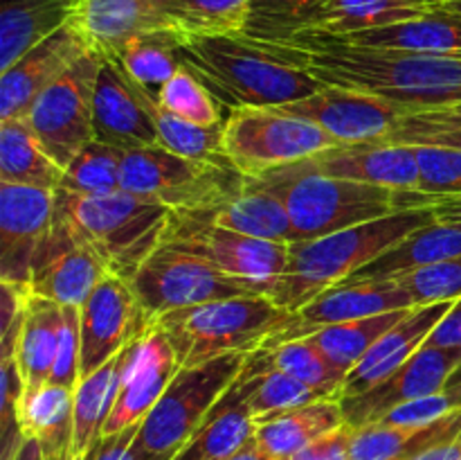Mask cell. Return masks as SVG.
Wrapping results in <instances>:
<instances>
[{
	"instance_id": "f35d334b",
	"label": "cell",
	"mask_w": 461,
	"mask_h": 460,
	"mask_svg": "<svg viewBox=\"0 0 461 460\" xmlns=\"http://www.w3.org/2000/svg\"><path fill=\"white\" fill-rule=\"evenodd\" d=\"M412 309L387 311V314L372 316V318L329 325V327L318 329V332H313L306 338H311V341L324 352V356H327L331 363H336L342 373L349 374L351 370L358 365V361L372 350L374 343H376L387 329L394 327L399 320H403Z\"/></svg>"
},
{
	"instance_id": "4dcf8cb0",
	"label": "cell",
	"mask_w": 461,
	"mask_h": 460,
	"mask_svg": "<svg viewBox=\"0 0 461 460\" xmlns=\"http://www.w3.org/2000/svg\"><path fill=\"white\" fill-rule=\"evenodd\" d=\"M214 225L248 237L295 244L291 215L277 194L243 183V192L205 215Z\"/></svg>"
},
{
	"instance_id": "be15d7a7",
	"label": "cell",
	"mask_w": 461,
	"mask_h": 460,
	"mask_svg": "<svg viewBox=\"0 0 461 460\" xmlns=\"http://www.w3.org/2000/svg\"><path fill=\"white\" fill-rule=\"evenodd\" d=\"M63 460H86V458H75V455H68V458H63Z\"/></svg>"
},
{
	"instance_id": "d590c367",
	"label": "cell",
	"mask_w": 461,
	"mask_h": 460,
	"mask_svg": "<svg viewBox=\"0 0 461 460\" xmlns=\"http://www.w3.org/2000/svg\"><path fill=\"white\" fill-rule=\"evenodd\" d=\"M252 0H160L165 30L183 43L203 36L241 34Z\"/></svg>"
},
{
	"instance_id": "7402d4cb",
	"label": "cell",
	"mask_w": 461,
	"mask_h": 460,
	"mask_svg": "<svg viewBox=\"0 0 461 460\" xmlns=\"http://www.w3.org/2000/svg\"><path fill=\"white\" fill-rule=\"evenodd\" d=\"M302 167L333 179L358 180V183L381 185V188L417 189L419 165L414 147L392 143L338 144L318 156L302 161Z\"/></svg>"
},
{
	"instance_id": "680465c9",
	"label": "cell",
	"mask_w": 461,
	"mask_h": 460,
	"mask_svg": "<svg viewBox=\"0 0 461 460\" xmlns=\"http://www.w3.org/2000/svg\"><path fill=\"white\" fill-rule=\"evenodd\" d=\"M444 392L450 397V401H453L455 409H461V363H459V368L450 374L448 382H446Z\"/></svg>"
},
{
	"instance_id": "c3c4849f",
	"label": "cell",
	"mask_w": 461,
	"mask_h": 460,
	"mask_svg": "<svg viewBox=\"0 0 461 460\" xmlns=\"http://www.w3.org/2000/svg\"><path fill=\"white\" fill-rule=\"evenodd\" d=\"M81 379V314L79 307H63L61 332H59L57 359L50 383L75 391Z\"/></svg>"
},
{
	"instance_id": "b9f144b4",
	"label": "cell",
	"mask_w": 461,
	"mask_h": 460,
	"mask_svg": "<svg viewBox=\"0 0 461 460\" xmlns=\"http://www.w3.org/2000/svg\"><path fill=\"white\" fill-rule=\"evenodd\" d=\"M327 0H252L241 36L288 41L313 30Z\"/></svg>"
},
{
	"instance_id": "ba28073f",
	"label": "cell",
	"mask_w": 461,
	"mask_h": 460,
	"mask_svg": "<svg viewBox=\"0 0 461 460\" xmlns=\"http://www.w3.org/2000/svg\"><path fill=\"white\" fill-rule=\"evenodd\" d=\"M338 144L315 122L275 106H234L223 124V153L243 179H261Z\"/></svg>"
},
{
	"instance_id": "f5cc1de1",
	"label": "cell",
	"mask_w": 461,
	"mask_h": 460,
	"mask_svg": "<svg viewBox=\"0 0 461 460\" xmlns=\"http://www.w3.org/2000/svg\"><path fill=\"white\" fill-rule=\"evenodd\" d=\"M426 343L439 347H461V298L453 302L450 311L441 318Z\"/></svg>"
},
{
	"instance_id": "52a82bcc",
	"label": "cell",
	"mask_w": 461,
	"mask_h": 460,
	"mask_svg": "<svg viewBox=\"0 0 461 460\" xmlns=\"http://www.w3.org/2000/svg\"><path fill=\"white\" fill-rule=\"evenodd\" d=\"M243 183L230 162L185 158L160 144L129 149L122 161V189L178 215H210L241 194Z\"/></svg>"
},
{
	"instance_id": "cb8c5ba5",
	"label": "cell",
	"mask_w": 461,
	"mask_h": 460,
	"mask_svg": "<svg viewBox=\"0 0 461 460\" xmlns=\"http://www.w3.org/2000/svg\"><path fill=\"white\" fill-rule=\"evenodd\" d=\"M453 302H435V305L414 307L403 320L387 329L372 345V350L358 361L354 370L345 377L342 397H356L369 391L376 383L385 382L392 373L401 368L423 343L430 338L437 325L450 311ZM340 397V400H342Z\"/></svg>"
},
{
	"instance_id": "7a4b0ae2",
	"label": "cell",
	"mask_w": 461,
	"mask_h": 460,
	"mask_svg": "<svg viewBox=\"0 0 461 460\" xmlns=\"http://www.w3.org/2000/svg\"><path fill=\"white\" fill-rule=\"evenodd\" d=\"M430 207H410L381 219L365 221L324 237L291 244V260L270 300L297 311L327 289L338 287L374 260L390 251L399 239L432 224Z\"/></svg>"
},
{
	"instance_id": "603a6c76",
	"label": "cell",
	"mask_w": 461,
	"mask_h": 460,
	"mask_svg": "<svg viewBox=\"0 0 461 460\" xmlns=\"http://www.w3.org/2000/svg\"><path fill=\"white\" fill-rule=\"evenodd\" d=\"M70 25L104 59H115L135 36L167 32L160 0H75Z\"/></svg>"
},
{
	"instance_id": "d6986e66",
	"label": "cell",
	"mask_w": 461,
	"mask_h": 460,
	"mask_svg": "<svg viewBox=\"0 0 461 460\" xmlns=\"http://www.w3.org/2000/svg\"><path fill=\"white\" fill-rule=\"evenodd\" d=\"M81 314V377L120 354L126 343L138 336L144 327L135 293L129 280L108 271L95 291L79 307Z\"/></svg>"
},
{
	"instance_id": "db71d44e",
	"label": "cell",
	"mask_w": 461,
	"mask_h": 460,
	"mask_svg": "<svg viewBox=\"0 0 461 460\" xmlns=\"http://www.w3.org/2000/svg\"><path fill=\"white\" fill-rule=\"evenodd\" d=\"M430 207L435 221L439 224H450L459 225L461 228V197H441V198H430V201L423 203V207Z\"/></svg>"
},
{
	"instance_id": "836d02e7",
	"label": "cell",
	"mask_w": 461,
	"mask_h": 460,
	"mask_svg": "<svg viewBox=\"0 0 461 460\" xmlns=\"http://www.w3.org/2000/svg\"><path fill=\"white\" fill-rule=\"evenodd\" d=\"M63 170L48 156L23 117L0 122V183L57 192Z\"/></svg>"
},
{
	"instance_id": "8d00e7d4",
	"label": "cell",
	"mask_w": 461,
	"mask_h": 460,
	"mask_svg": "<svg viewBox=\"0 0 461 460\" xmlns=\"http://www.w3.org/2000/svg\"><path fill=\"white\" fill-rule=\"evenodd\" d=\"M243 373L248 374V404H250L257 427L286 413V410L300 409L311 401L327 400V395L306 386L300 379L266 365L259 352H252L248 356Z\"/></svg>"
},
{
	"instance_id": "e575fe53",
	"label": "cell",
	"mask_w": 461,
	"mask_h": 460,
	"mask_svg": "<svg viewBox=\"0 0 461 460\" xmlns=\"http://www.w3.org/2000/svg\"><path fill=\"white\" fill-rule=\"evenodd\" d=\"M72 404L75 391L59 383H45L39 391L25 392L21 401L23 436L39 437L45 458L63 460L72 445Z\"/></svg>"
},
{
	"instance_id": "5bb4252c",
	"label": "cell",
	"mask_w": 461,
	"mask_h": 460,
	"mask_svg": "<svg viewBox=\"0 0 461 460\" xmlns=\"http://www.w3.org/2000/svg\"><path fill=\"white\" fill-rule=\"evenodd\" d=\"M412 296L392 278L342 282L320 293L315 300H311L302 309L291 311L288 323L277 334H273L261 345V350H270V347L295 341V338H306L318 329L329 327V325L372 318V316L387 314V311L412 309Z\"/></svg>"
},
{
	"instance_id": "5b68a950",
	"label": "cell",
	"mask_w": 461,
	"mask_h": 460,
	"mask_svg": "<svg viewBox=\"0 0 461 460\" xmlns=\"http://www.w3.org/2000/svg\"><path fill=\"white\" fill-rule=\"evenodd\" d=\"M246 183L282 198L291 215L295 242H309L403 210L396 189L333 179L306 170L300 162L261 179H246Z\"/></svg>"
},
{
	"instance_id": "816d5d0a",
	"label": "cell",
	"mask_w": 461,
	"mask_h": 460,
	"mask_svg": "<svg viewBox=\"0 0 461 460\" xmlns=\"http://www.w3.org/2000/svg\"><path fill=\"white\" fill-rule=\"evenodd\" d=\"M351 433L354 428L349 424H342L336 431L327 433V436L318 437L304 449L293 454L286 460H351L349 458V445H351Z\"/></svg>"
},
{
	"instance_id": "ffe728a7",
	"label": "cell",
	"mask_w": 461,
	"mask_h": 460,
	"mask_svg": "<svg viewBox=\"0 0 461 460\" xmlns=\"http://www.w3.org/2000/svg\"><path fill=\"white\" fill-rule=\"evenodd\" d=\"M95 140L124 152L158 144L156 122L144 106L142 86L115 59H104L93 99Z\"/></svg>"
},
{
	"instance_id": "7dc6e473",
	"label": "cell",
	"mask_w": 461,
	"mask_h": 460,
	"mask_svg": "<svg viewBox=\"0 0 461 460\" xmlns=\"http://www.w3.org/2000/svg\"><path fill=\"white\" fill-rule=\"evenodd\" d=\"M392 280L412 296L414 307L455 302L461 298V255L426 269L394 275Z\"/></svg>"
},
{
	"instance_id": "3957f363",
	"label": "cell",
	"mask_w": 461,
	"mask_h": 460,
	"mask_svg": "<svg viewBox=\"0 0 461 460\" xmlns=\"http://www.w3.org/2000/svg\"><path fill=\"white\" fill-rule=\"evenodd\" d=\"M178 52L183 66L232 106H286L324 88L313 75L239 34L183 41Z\"/></svg>"
},
{
	"instance_id": "7c38bea8",
	"label": "cell",
	"mask_w": 461,
	"mask_h": 460,
	"mask_svg": "<svg viewBox=\"0 0 461 460\" xmlns=\"http://www.w3.org/2000/svg\"><path fill=\"white\" fill-rule=\"evenodd\" d=\"M102 57L93 50L84 54L50 88H45L23 120L39 138L48 156L66 170L72 158L95 140L93 99Z\"/></svg>"
},
{
	"instance_id": "d6a6232c",
	"label": "cell",
	"mask_w": 461,
	"mask_h": 460,
	"mask_svg": "<svg viewBox=\"0 0 461 460\" xmlns=\"http://www.w3.org/2000/svg\"><path fill=\"white\" fill-rule=\"evenodd\" d=\"M432 9L430 0H327L313 30L306 34L349 36L412 21Z\"/></svg>"
},
{
	"instance_id": "f907efd6",
	"label": "cell",
	"mask_w": 461,
	"mask_h": 460,
	"mask_svg": "<svg viewBox=\"0 0 461 460\" xmlns=\"http://www.w3.org/2000/svg\"><path fill=\"white\" fill-rule=\"evenodd\" d=\"M140 427L142 422L133 424L115 436H102L88 451L86 460H151L138 442Z\"/></svg>"
},
{
	"instance_id": "30bf717a",
	"label": "cell",
	"mask_w": 461,
	"mask_h": 460,
	"mask_svg": "<svg viewBox=\"0 0 461 460\" xmlns=\"http://www.w3.org/2000/svg\"><path fill=\"white\" fill-rule=\"evenodd\" d=\"M129 284L147 323L171 311L250 293L210 260L169 239L142 262Z\"/></svg>"
},
{
	"instance_id": "8992f818",
	"label": "cell",
	"mask_w": 461,
	"mask_h": 460,
	"mask_svg": "<svg viewBox=\"0 0 461 460\" xmlns=\"http://www.w3.org/2000/svg\"><path fill=\"white\" fill-rule=\"evenodd\" d=\"M291 318V311L268 296L223 298L187 309L171 311L156 320L167 334L180 368L205 363L223 354H252Z\"/></svg>"
},
{
	"instance_id": "681fc988",
	"label": "cell",
	"mask_w": 461,
	"mask_h": 460,
	"mask_svg": "<svg viewBox=\"0 0 461 460\" xmlns=\"http://www.w3.org/2000/svg\"><path fill=\"white\" fill-rule=\"evenodd\" d=\"M453 410H457L450 401L446 392H437V395L419 397V400L405 401V404L396 406L394 410L381 418L378 422L387 424V427H403V428H423L430 424L439 422V419L448 418Z\"/></svg>"
},
{
	"instance_id": "4fadbf2b",
	"label": "cell",
	"mask_w": 461,
	"mask_h": 460,
	"mask_svg": "<svg viewBox=\"0 0 461 460\" xmlns=\"http://www.w3.org/2000/svg\"><path fill=\"white\" fill-rule=\"evenodd\" d=\"M178 370V356L167 334L156 323H149L124 345L120 392L102 436H115L142 422L165 395Z\"/></svg>"
},
{
	"instance_id": "44dd1931",
	"label": "cell",
	"mask_w": 461,
	"mask_h": 460,
	"mask_svg": "<svg viewBox=\"0 0 461 460\" xmlns=\"http://www.w3.org/2000/svg\"><path fill=\"white\" fill-rule=\"evenodd\" d=\"M88 50L84 36L70 23L27 50L16 63L0 72V122L25 117L34 99Z\"/></svg>"
},
{
	"instance_id": "4316f807",
	"label": "cell",
	"mask_w": 461,
	"mask_h": 460,
	"mask_svg": "<svg viewBox=\"0 0 461 460\" xmlns=\"http://www.w3.org/2000/svg\"><path fill=\"white\" fill-rule=\"evenodd\" d=\"M75 0H0V72L68 25Z\"/></svg>"
},
{
	"instance_id": "ac0fdd59",
	"label": "cell",
	"mask_w": 461,
	"mask_h": 460,
	"mask_svg": "<svg viewBox=\"0 0 461 460\" xmlns=\"http://www.w3.org/2000/svg\"><path fill=\"white\" fill-rule=\"evenodd\" d=\"M275 108L315 122L340 144L385 143L396 122L408 115L403 106L376 95L327 84L311 97Z\"/></svg>"
},
{
	"instance_id": "e0dca14e",
	"label": "cell",
	"mask_w": 461,
	"mask_h": 460,
	"mask_svg": "<svg viewBox=\"0 0 461 460\" xmlns=\"http://www.w3.org/2000/svg\"><path fill=\"white\" fill-rule=\"evenodd\" d=\"M54 221V192L0 183V278L30 293L32 269Z\"/></svg>"
},
{
	"instance_id": "f546056e",
	"label": "cell",
	"mask_w": 461,
	"mask_h": 460,
	"mask_svg": "<svg viewBox=\"0 0 461 460\" xmlns=\"http://www.w3.org/2000/svg\"><path fill=\"white\" fill-rule=\"evenodd\" d=\"M342 424L347 422L340 400L327 397V400L311 401V404L286 410V413L259 424L255 440L270 455L286 460L318 437L340 428Z\"/></svg>"
},
{
	"instance_id": "8fae6325",
	"label": "cell",
	"mask_w": 461,
	"mask_h": 460,
	"mask_svg": "<svg viewBox=\"0 0 461 460\" xmlns=\"http://www.w3.org/2000/svg\"><path fill=\"white\" fill-rule=\"evenodd\" d=\"M167 239L210 260L216 269L237 280L250 293L268 298L286 273L291 260V244L219 228L205 215L176 212Z\"/></svg>"
},
{
	"instance_id": "1f68e13d",
	"label": "cell",
	"mask_w": 461,
	"mask_h": 460,
	"mask_svg": "<svg viewBox=\"0 0 461 460\" xmlns=\"http://www.w3.org/2000/svg\"><path fill=\"white\" fill-rule=\"evenodd\" d=\"M122 363L124 350L113 356L108 363L95 370L88 377H81L75 388V404H72V445L70 455L86 458L95 442L102 437L104 424L115 406L120 392Z\"/></svg>"
},
{
	"instance_id": "6f0895ef",
	"label": "cell",
	"mask_w": 461,
	"mask_h": 460,
	"mask_svg": "<svg viewBox=\"0 0 461 460\" xmlns=\"http://www.w3.org/2000/svg\"><path fill=\"white\" fill-rule=\"evenodd\" d=\"M228 460H279V458H275V455H270L268 451L261 449L259 442L252 437V440H248L246 445L237 451V454L230 455Z\"/></svg>"
},
{
	"instance_id": "ab89813d",
	"label": "cell",
	"mask_w": 461,
	"mask_h": 460,
	"mask_svg": "<svg viewBox=\"0 0 461 460\" xmlns=\"http://www.w3.org/2000/svg\"><path fill=\"white\" fill-rule=\"evenodd\" d=\"M259 354L266 361V365L300 379L322 395L336 397V400L342 397L347 373H342L336 363H331L311 338L286 341L282 345L270 347V350H259Z\"/></svg>"
},
{
	"instance_id": "2e32d148",
	"label": "cell",
	"mask_w": 461,
	"mask_h": 460,
	"mask_svg": "<svg viewBox=\"0 0 461 460\" xmlns=\"http://www.w3.org/2000/svg\"><path fill=\"white\" fill-rule=\"evenodd\" d=\"M108 273L102 257L75 235L54 210L52 228L39 248L30 280V296L61 307H81Z\"/></svg>"
},
{
	"instance_id": "277c9868",
	"label": "cell",
	"mask_w": 461,
	"mask_h": 460,
	"mask_svg": "<svg viewBox=\"0 0 461 460\" xmlns=\"http://www.w3.org/2000/svg\"><path fill=\"white\" fill-rule=\"evenodd\" d=\"M54 210L102 257L111 273L124 280L133 278L142 262L165 242L176 216L171 207L126 189L104 197L54 192Z\"/></svg>"
},
{
	"instance_id": "9c48e42d",
	"label": "cell",
	"mask_w": 461,
	"mask_h": 460,
	"mask_svg": "<svg viewBox=\"0 0 461 460\" xmlns=\"http://www.w3.org/2000/svg\"><path fill=\"white\" fill-rule=\"evenodd\" d=\"M250 354L234 352L180 368L174 382L142 419L138 442L151 460H174L201 428L221 397L239 379Z\"/></svg>"
},
{
	"instance_id": "91938a15",
	"label": "cell",
	"mask_w": 461,
	"mask_h": 460,
	"mask_svg": "<svg viewBox=\"0 0 461 460\" xmlns=\"http://www.w3.org/2000/svg\"><path fill=\"white\" fill-rule=\"evenodd\" d=\"M439 7L450 9V12H457V14H461V0H453V3H441Z\"/></svg>"
},
{
	"instance_id": "94428289",
	"label": "cell",
	"mask_w": 461,
	"mask_h": 460,
	"mask_svg": "<svg viewBox=\"0 0 461 460\" xmlns=\"http://www.w3.org/2000/svg\"><path fill=\"white\" fill-rule=\"evenodd\" d=\"M439 111H446V113H450V115H455V117H461V104H457V106L439 108Z\"/></svg>"
},
{
	"instance_id": "f1b7e54d",
	"label": "cell",
	"mask_w": 461,
	"mask_h": 460,
	"mask_svg": "<svg viewBox=\"0 0 461 460\" xmlns=\"http://www.w3.org/2000/svg\"><path fill=\"white\" fill-rule=\"evenodd\" d=\"M61 318V305L27 293L25 318L16 345V363L25 382V392H34L50 383L57 359Z\"/></svg>"
},
{
	"instance_id": "11a10c76",
	"label": "cell",
	"mask_w": 461,
	"mask_h": 460,
	"mask_svg": "<svg viewBox=\"0 0 461 460\" xmlns=\"http://www.w3.org/2000/svg\"><path fill=\"white\" fill-rule=\"evenodd\" d=\"M403 460H461V436L453 437V440L439 442L435 446H428V449L408 455Z\"/></svg>"
},
{
	"instance_id": "6125c7cd",
	"label": "cell",
	"mask_w": 461,
	"mask_h": 460,
	"mask_svg": "<svg viewBox=\"0 0 461 460\" xmlns=\"http://www.w3.org/2000/svg\"><path fill=\"white\" fill-rule=\"evenodd\" d=\"M432 5H441V3H453V0H430Z\"/></svg>"
},
{
	"instance_id": "60d3db41",
	"label": "cell",
	"mask_w": 461,
	"mask_h": 460,
	"mask_svg": "<svg viewBox=\"0 0 461 460\" xmlns=\"http://www.w3.org/2000/svg\"><path fill=\"white\" fill-rule=\"evenodd\" d=\"M122 161L124 149L90 140L63 170L57 192L77 197H104L117 192L122 189Z\"/></svg>"
},
{
	"instance_id": "7bdbcfd3",
	"label": "cell",
	"mask_w": 461,
	"mask_h": 460,
	"mask_svg": "<svg viewBox=\"0 0 461 460\" xmlns=\"http://www.w3.org/2000/svg\"><path fill=\"white\" fill-rule=\"evenodd\" d=\"M178 48L180 41L176 36L167 32H149L131 39L115 61H120L131 79L144 88L151 90L153 86L162 88L183 68Z\"/></svg>"
},
{
	"instance_id": "f6af8a7d",
	"label": "cell",
	"mask_w": 461,
	"mask_h": 460,
	"mask_svg": "<svg viewBox=\"0 0 461 460\" xmlns=\"http://www.w3.org/2000/svg\"><path fill=\"white\" fill-rule=\"evenodd\" d=\"M158 102H160L167 111L183 117V120L194 122V124H219V108H216V102L212 99L205 84H203L187 66L180 68V70L158 90Z\"/></svg>"
},
{
	"instance_id": "9a60e30c",
	"label": "cell",
	"mask_w": 461,
	"mask_h": 460,
	"mask_svg": "<svg viewBox=\"0 0 461 460\" xmlns=\"http://www.w3.org/2000/svg\"><path fill=\"white\" fill-rule=\"evenodd\" d=\"M461 347H439L423 343L385 382L356 397H342V413L349 427H367L390 410L419 397L444 392L450 374L459 368Z\"/></svg>"
},
{
	"instance_id": "9f6ffc18",
	"label": "cell",
	"mask_w": 461,
	"mask_h": 460,
	"mask_svg": "<svg viewBox=\"0 0 461 460\" xmlns=\"http://www.w3.org/2000/svg\"><path fill=\"white\" fill-rule=\"evenodd\" d=\"M12 460H48V458H45L43 445H41L39 437L25 436L23 437L21 446L16 449V454L12 455Z\"/></svg>"
},
{
	"instance_id": "6da1fadb",
	"label": "cell",
	"mask_w": 461,
	"mask_h": 460,
	"mask_svg": "<svg viewBox=\"0 0 461 460\" xmlns=\"http://www.w3.org/2000/svg\"><path fill=\"white\" fill-rule=\"evenodd\" d=\"M255 43L322 84L376 95L403 106L408 115L461 104V54L365 48L324 34Z\"/></svg>"
},
{
	"instance_id": "484cf974",
	"label": "cell",
	"mask_w": 461,
	"mask_h": 460,
	"mask_svg": "<svg viewBox=\"0 0 461 460\" xmlns=\"http://www.w3.org/2000/svg\"><path fill=\"white\" fill-rule=\"evenodd\" d=\"M365 48L405 50L426 54H461V14L439 7L412 21L396 23L381 30L358 32L349 36H333Z\"/></svg>"
},
{
	"instance_id": "83f0119b",
	"label": "cell",
	"mask_w": 461,
	"mask_h": 460,
	"mask_svg": "<svg viewBox=\"0 0 461 460\" xmlns=\"http://www.w3.org/2000/svg\"><path fill=\"white\" fill-rule=\"evenodd\" d=\"M461 255V228L459 225L432 224L405 235L403 239L394 244L387 253H383L378 260L360 269L345 282L356 280H374V278H394V275L410 273V271L426 269V266L439 264V262L453 260Z\"/></svg>"
},
{
	"instance_id": "bcb514c9",
	"label": "cell",
	"mask_w": 461,
	"mask_h": 460,
	"mask_svg": "<svg viewBox=\"0 0 461 460\" xmlns=\"http://www.w3.org/2000/svg\"><path fill=\"white\" fill-rule=\"evenodd\" d=\"M385 143L392 144H430V147L461 149V117L446 111L410 113L401 117Z\"/></svg>"
},
{
	"instance_id": "d4e9b609",
	"label": "cell",
	"mask_w": 461,
	"mask_h": 460,
	"mask_svg": "<svg viewBox=\"0 0 461 460\" xmlns=\"http://www.w3.org/2000/svg\"><path fill=\"white\" fill-rule=\"evenodd\" d=\"M257 433V422L248 404V374H239L221 397L192 440L174 460H228Z\"/></svg>"
},
{
	"instance_id": "74e56055",
	"label": "cell",
	"mask_w": 461,
	"mask_h": 460,
	"mask_svg": "<svg viewBox=\"0 0 461 460\" xmlns=\"http://www.w3.org/2000/svg\"><path fill=\"white\" fill-rule=\"evenodd\" d=\"M144 106L151 113L158 131V144L169 152L178 153L185 158H196V161H212V162H228L223 153V126H201L194 122L183 120L167 111L158 95L142 86Z\"/></svg>"
},
{
	"instance_id": "ee69618b",
	"label": "cell",
	"mask_w": 461,
	"mask_h": 460,
	"mask_svg": "<svg viewBox=\"0 0 461 460\" xmlns=\"http://www.w3.org/2000/svg\"><path fill=\"white\" fill-rule=\"evenodd\" d=\"M419 165L417 189L399 192V203L403 210L423 207L430 198L461 197V149L430 147L414 144Z\"/></svg>"
}]
</instances>
